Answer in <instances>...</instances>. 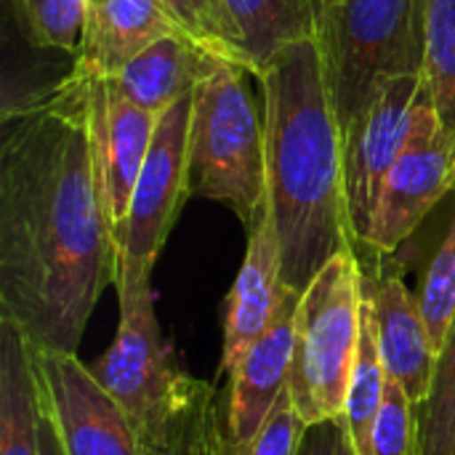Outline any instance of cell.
I'll list each match as a JSON object with an SVG mask.
<instances>
[{
    "label": "cell",
    "instance_id": "1",
    "mask_svg": "<svg viewBox=\"0 0 455 455\" xmlns=\"http://www.w3.org/2000/svg\"><path fill=\"white\" fill-rule=\"evenodd\" d=\"M88 88L67 75L5 112L0 147V320L37 352H77L115 283Z\"/></svg>",
    "mask_w": 455,
    "mask_h": 455
},
{
    "label": "cell",
    "instance_id": "2",
    "mask_svg": "<svg viewBox=\"0 0 455 455\" xmlns=\"http://www.w3.org/2000/svg\"><path fill=\"white\" fill-rule=\"evenodd\" d=\"M267 133V203L275 216L283 280L304 293L317 272L352 248L344 136L315 37L280 51L259 75Z\"/></svg>",
    "mask_w": 455,
    "mask_h": 455
},
{
    "label": "cell",
    "instance_id": "3",
    "mask_svg": "<svg viewBox=\"0 0 455 455\" xmlns=\"http://www.w3.org/2000/svg\"><path fill=\"white\" fill-rule=\"evenodd\" d=\"M91 371L123 408L141 455H216L221 421L213 389L181 371L152 293L120 301L117 336Z\"/></svg>",
    "mask_w": 455,
    "mask_h": 455
},
{
    "label": "cell",
    "instance_id": "4",
    "mask_svg": "<svg viewBox=\"0 0 455 455\" xmlns=\"http://www.w3.org/2000/svg\"><path fill=\"white\" fill-rule=\"evenodd\" d=\"M245 69L208 53L192 88L189 192L237 213L251 232L267 208V133Z\"/></svg>",
    "mask_w": 455,
    "mask_h": 455
},
{
    "label": "cell",
    "instance_id": "5",
    "mask_svg": "<svg viewBox=\"0 0 455 455\" xmlns=\"http://www.w3.org/2000/svg\"><path fill=\"white\" fill-rule=\"evenodd\" d=\"M315 43L344 136L384 80L424 72L427 0H315Z\"/></svg>",
    "mask_w": 455,
    "mask_h": 455
},
{
    "label": "cell",
    "instance_id": "6",
    "mask_svg": "<svg viewBox=\"0 0 455 455\" xmlns=\"http://www.w3.org/2000/svg\"><path fill=\"white\" fill-rule=\"evenodd\" d=\"M363 277L355 248H347L301 293L288 392L307 427L341 419L347 411L360 339Z\"/></svg>",
    "mask_w": 455,
    "mask_h": 455
},
{
    "label": "cell",
    "instance_id": "7",
    "mask_svg": "<svg viewBox=\"0 0 455 455\" xmlns=\"http://www.w3.org/2000/svg\"><path fill=\"white\" fill-rule=\"evenodd\" d=\"M192 93L168 107L136 181L128 213L115 232V288L120 301L152 293V269L189 192Z\"/></svg>",
    "mask_w": 455,
    "mask_h": 455
},
{
    "label": "cell",
    "instance_id": "8",
    "mask_svg": "<svg viewBox=\"0 0 455 455\" xmlns=\"http://www.w3.org/2000/svg\"><path fill=\"white\" fill-rule=\"evenodd\" d=\"M455 187V128H448L421 85L411 139L389 171L365 248L397 251Z\"/></svg>",
    "mask_w": 455,
    "mask_h": 455
},
{
    "label": "cell",
    "instance_id": "9",
    "mask_svg": "<svg viewBox=\"0 0 455 455\" xmlns=\"http://www.w3.org/2000/svg\"><path fill=\"white\" fill-rule=\"evenodd\" d=\"M421 75L384 80L344 133V181L355 243H365L389 171L403 155L421 96Z\"/></svg>",
    "mask_w": 455,
    "mask_h": 455
},
{
    "label": "cell",
    "instance_id": "10",
    "mask_svg": "<svg viewBox=\"0 0 455 455\" xmlns=\"http://www.w3.org/2000/svg\"><path fill=\"white\" fill-rule=\"evenodd\" d=\"M40 400L67 455H141L117 400L75 352L32 349Z\"/></svg>",
    "mask_w": 455,
    "mask_h": 455
},
{
    "label": "cell",
    "instance_id": "11",
    "mask_svg": "<svg viewBox=\"0 0 455 455\" xmlns=\"http://www.w3.org/2000/svg\"><path fill=\"white\" fill-rule=\"evenodd\" d=\"M83 83L88 88L91 136L96 152L101 203L115 240V232L120 229L128 213L160 117L133 104L107 80Z\"/></svg>",
    "mask_w": 455,
    "mask_h": 455
},
{
    "label": "cell",
    "instance_id": "12",
    "mask_svg": "<svg viewBox=\"0 0 455 455\" xmlns=\"http://www.w3.org/2000/svg\"><path fill=\"white\" fill-rule=\"evenodd\" d=\"M301 293L285 291V299L267 333L248 349L243 363L229 373V397L216 455L240 453L261 432L280 395L288 389L296 341V312Z\"/></svg>",
    "mask_w": 455,
    "mask_h": 455
},
{
    "label": "cell",
    "instance_id": "13",
    "mask_svg": "<svg viewBox=\"0 0 455 455\" xmlns=\"http://www.w3.org/2000/svg\"><path fill=\"white\" fill-rule=\"evenodd\" d=\"M285 291L288 285L283 280L277 227L267 203L259 224L248 232V251L224 304V373H232L248 349L267 333L285 299Z\"/></svg>",
    "mask_w": 455,
    "mask_h": 455
},
{
    "label": "cell",
    "instance_id": "14",
    "mask_svg": "<svg viewBox=\"0 0 455 455\" xmlns=\"http://www.w3.org/2000/svg\"><path fill=\"white\" fill-rule=\"evenodd\" d=\"M173 32L184 29L163 0H93L69 75L77 80H109L152 43Z\"/></svg>",
    "mask_w": 455,
    "mask_h": 455
},
{
    "label": "cell",
    "instance_id": "15",
    "mask_svg": "<svg viewBox=\"0 0 455 455\" xmlns=\"http://www.w3.org/2000/svg\"><path fill=\"white\" fill-rule=\"evenodd\" d=\"M376 315V336L387 376L397 381L416 405H424L435 381L437 355L429 341L421 301L400 277L368 280Z\"/></svg>",
    "mask_w": 455,
    "mask_h": 455
},
{
    "label": "cell",
    "instance_id": "16",
    "mask_svg": "<svg viewBox=\"0 0 455 455\" xmlns=\"http://www.w3.org/2000/svg\"><path fill=\"white\" fill-rule=\"evenodd\" d=\"M237 61L261 75L280 51L315 37V0H221Z\"/></svg>",
    "mask_w": 455,
    "mask_h": 455
},
{
    "label": "cell",
    "instance_id": "17",
    "mask_svg": "<svg viewBox=\"0 0 455 455\" xmlns=\"http://www.w3.org/2000/svg\"><path fill=\"white\" fill-rule=\"evenodd\" d=\"M205 56L208 51L200 48L189 35L173 32L141 51L107 83H112L141 109L160 117L181 96L192 93Z\"/></svg>",
    "mask_w": 455,
    "mask_h": 455
},
{
    "label": "cell",
    "instance_id": "18",
    "mask_svg": "<svg viewBox=\"0 0 455 455\" xmlns=\"http://www.w3.org/2000/svg\"><path fill=\"white\" fill-rule=\"evenodd\" d=\"M0 455H40V384L24 333L0 320Z\"/></svg>",
    "mask_w": 455,
    "mask_h": 455
},
{
    "label": "cell",
    "instance_id": "19",
    "mask_svg": "<svg viewBox=\"0 0 455 455\" xmlns=\"http://www.w3.org/2000/svg\"><path fill=\"white\" fill-rule=\"evenodd\" d=\"M387 381H389V376H387L379 336H376L373 296L368 288V277H363L360 339H357V355H355V365H352L347 411H344L355 455L371 453V435H373V424H376L381 403H384Z\"/></svg>",
    "mask_w": 455,
    "mask_h": 455
},
{
    "label": "cell",
    "instance_id": "20",
    "mask_svg": "<svg viewBox=\"0 0 455 455\" xmlns=\"http://www.w3.org/2000/svg\"><path fill=\"white\" fill-rule=\"evenodd\" d=\"M424 85L440 120L455 128V0H427Z\"/></svg>",
    "mask_w": 455,
    "mask_h": 455
},
{
    "label": "cell",
    "instance_id": "21",
    "mask_svg": "<svg viewBox=\"0 0 455 455\" xmlns=\"http://www.w3.org/2000/svg\"><path fill=\"white\" fill-rule=\"evenodd\" d=\"M93 0H13L19 29L37 48L77 53Z\"/></svg>",
    "mask_w": 455,
    "mask_h": 455
},
{
    "label": "cell",
    "instance_id": "22",
    "mask_svg": "<svg viewBox=\"0 0 455 455\" xmlns=\"http://www.w3.org/2000/svg\"><path fill=\"white\" fill-rule=\"evenodd\" d=\"M419 455H455V325L419 421Z\"/></svg>",
    "mask_w": 455,
    "mask_h": 455
},
{
    "label": "cell",
    "instance_id": "23",
    "mask_svg": "<svg viewBox=\"0 0 455 455\" xmlns=\"http://www.w3.org/2000/svg\"><path fill=\"white\" fill-rule=\"evenodd\" d=\"M419 301L427 320L432 349L440 357L455 325V221L451 235L445 237V243L429 264Z\"/></svg>",
    "mask_w": 455,
    "mask_h": 455
},
{
    "label": "cell",
    "instance_id": "24",
    "mask_svg": "<svg viewBox=\"0 0 455 455\" xmlns=\"http://www.w3.org/2000/svg\"><path fill=\"white\" fill-rule=\"evenodd\" d=\"M368 455H419L416 403L397 381H387L384 403L371 435Z\"/></svg>",
    "mask_w": 455,
    "mask_h": 455
},
{
    "label": "cell",
    "instance_id": "25",
    "mask_svg": "<svg viewBox=\"0 0 455 455\" xmlns=\"http://www.w3.org/2000/svg\"><path fill=\"white\" fill-rule=\"evenodd\" d=\"M171 11V16L176 19V24L208 53L224 56L235 64L237 53L229 37V27L224 19V8L221 0H163Z\"/></svg>",
    "mask_w": 455,
    "mask_h": 455
},
{
    "label": "cell",
    "instance_id": "26",
    "mask_svg": "<svg viewBox=\"0 0 455 455\" xmlns=\"http://www.w3.org/2000/svg\"><path fill=\"white\" fill-rule=\"evenodd\" d=\"M307 429L309 427L299 416L293 397L285 389L280 395L277 405L272 408L269 419L264 421L261 432L251 440V445H245L235 455H299Z\"/></svg>",
    "mask_w": 455,
    "mask_h": 455
},
{
    "label": "cell",
    "instance_id": "27",
    "mask_svg": "<svg viewBox=\"0 0 455 455\" xmlns=\"http://www.w3.org/2000/svg\"><path fill=\"white\" fill-rule=\"evenodd\" d=\"M299 455H355L347 419L323 421L307 429Z\"/></svg>",
    "mask_w": 455,
    "mask_h": 455
},
{
    "label": "cell",
    "instance_id": "28",
    "mask_svg": "<svg viewBox=\"0 0 455 455\" xmlns=\"http://www.w3.org/2000/svg\"><path fill=\"white\" fill-rule=\"evenodd\" d=\"M40 455H67L61 448V440H59V432L40 400Z\"/></svg>",
    "mask_w": 455,
    "mask_h": 455
}]
</instances>
